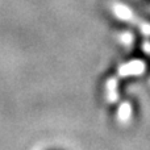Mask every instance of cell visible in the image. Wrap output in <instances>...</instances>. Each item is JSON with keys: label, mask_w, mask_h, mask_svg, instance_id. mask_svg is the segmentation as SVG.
I'll list each match as a JSON object with an SVG mask.
<instances>
[{"label": "cell", "mask_w": 150, "mask_h": 150, "mask_svg": "<svg viewBox=\"0 0 150 150\" xmlns=\"http://www.w3.org/2000/svg\"><path fill=\"white\" fill-rule=\"evenodd\" d=\"M148 1H150V0H148Z\"/></svg>", "instance_id": "1"}]
</instances>
